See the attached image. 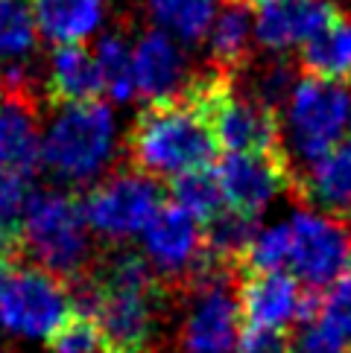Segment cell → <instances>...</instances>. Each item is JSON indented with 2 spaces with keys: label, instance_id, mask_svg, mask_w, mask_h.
Masks as SVG:
<instances>
[{
  "label": "cell",
  "instance_id": "obj_8",
  "mask_svg": "<svg viewBox=\"0 0 351 353\" xmlns=\"http://www.w3.org/2000/svg\"><path fill=\"white\" fill-rule=\"evenodd\" d=\"M225 208L249 219H260L275 196L298 187L287 152H240L225 155L217 167Z\"/></svg>",
  "mask_w": 351,
  "mask_h": 353
},
{
  "label": "cell",
  "instance_id": "obj_2",
  "mask_svg": "<svg viewBox=\"0 0 351 353\" xmlns=\"http://www.w3.org/2000/svg\"><path fill=\"white\" fill-rule=\"evenodd\" d=\"M115 152V117L108 105H68L41 141V163L65 184H85L106 170Z\"/></svg>",
  "mask_w": 351,
  "mask_h": 353
},
{
  "label": "cell",
  "instance_id": "obj_20",
  "mask_svg": "<svg viewBox=\"0 0 351 353\" xmlns=\"http://www.w3.org/2000/svg\"><path fill=\"white\" fill-rule=\"evenodd\" d=\"M39 23L27 0H0V59L6 70H23V61L35 53Z\"/></svg>",
  "mask_w": 351,
  "mask_h": 353
},
{
  "label": "cell",
  "instance_id": "obj_28",
  "mask_svg": "<svg viewBox=\"0 0 351 353\" xmlns=\"http://www.w3.org/2000/svg\"><path fill=\"white\" fill-rule=\"evenodd\" d=\"M234 353H293V345L284 330H249L246 327Z\"/></svg>",
  "mask_w": 351,
  "mask_h": 353
},
{
  "label": "cell",
  "instance_id": "obj_30",
  "mask_svg": "<svg viewBox=\"0 0 351 353\" xmlns=\"http://www.w3.org/2000/svg\"><path fill=\"white\" fill-rule=\"evenodd\" d=\"M225 3H240V6H249V9H255L260 0H225Z\"/></svg>",
  "mask_w": 351,
  "mask_h": 353
},
{
  "label": "cell",
  "instance_id": "obj_21",
  "mask_svg": "<svg viewBox=\"0 0 351 353\" xmlns=\"http://www.w3.org/2000/svg\"><path fill=\"white\" fill-rule=\"evenodd\" d=\"M170 196H173V205H179L184 213H191L199 225H208L225 210L217 170H196V172H184L179 179H173Z\"/></svg>",
  "mask_w": 351,
  "mask_h": 353
},
{
  "label": "cell",
  "instance_id": "obj_22",
  "mask_svg": "<svg viewBox=\"0 0 351 353\" xmlns=\"http://www.w3.org/2000/svg\"><path fill=\"white\" fill-rule=\"evenodd\" d=\"M155 21L182 41L208 39L217 18V0H149Z\"/></svg>",
  "mask_w": 351,
  "mask_h": 353
},
{
  "label": "cell",
  "instance_id": "obj_23",
  "mask_svg": "<svg viewBox=\"0 0 351 353\" xmlns=\"http://www.w3.org/2000/svg\"><path fill=\"white\" fill-rule=\"evenodd\" d=\"M97 68L99 77H103V91L117 99V103H126V99L137 91L135 82V53L129 50V44L123 41V35H106L97 44Z\"/></svg>",
  "mask_w": 351,
  "mask_h": 353
},
{
  "label": "cell",
  "instance_id": "obj_26",
  "mask_svg": "<svg viewBox=\"0 0 351 353\" xmlns=\"http://www.w3.org/2000/svg\"><path fill=\"white\" fill-rule=\"evenodd\" d=\"M319 319H325L334 330L345 336V342H351V272H345L328 292H322Z\"/></svg>",
  "mask_w": 351,
  "mask_h": 353
},
{
  "label": "cell",
  "instance_id": "obj_18",
  "mask_svg": "<svg viewBox=\"0 0 351 353\" xmlns=\"http://www.w3.org/2000/svg\"><path fill=\"white\" fill-rule=\"evenodd\" d=\"M255 32V15H249V6L240 3H225L217 18L214 27L208 32V47L214 68L222 73H237L240 68L249 65V44H252Z\"/></svg>",
  "mask_w": 351,
  "mask_h": 353
},
{
  "label": "cell",
  "instance_id": "obj_14",
  "mask_svg": "<svg viewBox=\"0 0 351 353\" xmlns=\"http://www.w3.org/2000/svg\"><path fill=\"white\" fill-rule=\"evenodd\" d=\"M103 77L97 68V56L82 44H61L50 56L47 68V97L56 105H85L99 103L103 97Z\"/></svg>",
  "mask_w": 351,
  "mask_h": 353
},
{
  "label": "cell",
  "instance_id": "obj_27",
  "mask_svg": "<svg viewBox=\"0 0 351 353\" xmlns=\"http://www.w3.org/2000/svg\"><path fill=\"white\" fill-rule=\"evenodd\" d=\"M293 353H348V342L325 319H316L313 324H305L302 336L293 345Z\"/></svg>",
  "mask_w": 351,
  "mask_h": 353
},
{
  "label": "cell",
  "instance_id": "obj_10",
  "mask_svg": "<svg viewBox=\"0 0 351 353\" xmlns=\"http://www.w3.org/2000/svg\"><path fill=\"white\" fill-rule=\"evenodd\" d=\"M196 292L182 330L184 353H234L240 342V304L231 295L229 281L211 283Z\"/></svg>",
  "mask_w": 351,
  "mask_h": 353
},
{
  "label": "cell",
  "instance_id": "obj_11",
  "mask_svg": "<svg viewBox=\"0 0 351 353\" xmlns=\"http://www.w3.org/2000/svg\"><path fill=\"white\" fill-rule=\"evenodd\" d=\"M336 9L331 0H260L255 6V41L272 53L305 47Z\"/></svg>",
  "mask_w": 351,
  "mask_h": 353
},
{
  "label": "cell",
  "instance_id": "obj_4",
  "mask_svg": "<svg viewBox=\"0 0 351 353\" xmlns=\"http://www.w3.org/2000/svg\"><path fill=\"white\" fill-rule=\"evenodd\" d=\"M284 129L293 155L305 167H313L351 137V88L298 79L287 99Z\"/></svg>",
  "mask_w": 351,
  "mask_h": 353
},
{
  "label": "cell",
  "instance_id": "obj_19",
  "mask_svg": "<svg viewBox=\"0 0 351 353\" xmlns=\"http://www.w3.org/2000/svg\"><path fill=\"white\" fill-rule=\"evenodd\" d=\"M39 193L32 190L27 175H6L0 179V254L15 260L23 251L27 219Z\"/></svg>",
  "mask_w": 351,
  "mask_h": 353
},
{
  "label": "cell",
  "instance_id": "obj_31",
  "mask_svg": "<svg viewBox=\"0 0 351 353\" xmlns=\"http://www.w3.org/2000/svg\"><path fill=\"white\" fill-rule=\"evenodd\" d=\"M348 353H351V350H348Z\"/></svg>",
  "mask_w": 351,
  "mask_h": 353
},
{
  "label": "cell",
  "instance_id": "obj_3",
  "mask_svg": "<svg viewBox=\"0 0 351 353\" xmlns=\"http://www.w3.org/2000/svg\"><path fill=\"white\" fill-rule=\"evenodd\" d=\"M23 251L41 263V269L61 281H82L91 272L85 208L70 193H44L35 199L23 234Z\"/></svg>",
  "mask_w": 351,
  "mask_h": 353
},
{
  "label": "cell",
  "instance_id": "obj_6",
  "mask_svg": "<svg viewBox=\"0 0 351 353\" xmlns=\"http://www.w3.org/2000/svg\"><path fill=\"white\" fill-rule=\"evenodd\" d=\"M82 208L91 231L126 239L149 228L155 213L164 208V190L158 187L155 179H149L137 170L117 172L91 187V193L82 199Z\"/></svg>",
  "mask_w": 351,
  "mask_h": 353
},
{
  "label": "cell",
  "instance_id": "obj_13",
  "mask_svg": "<svg viewBox=\"0 0 351 353\" xmlns=\"http://www.w3.org/2000/svg\"><path fill=\"white\" fill-rule=\"evenodd\" d=\"M135 82H137V94L149 105L179 99L184 88L191 85L182 50L176 47V41L167 32L153 30L141 35V41L135 47Z\"/></svg>",
  "mask_w": 351,
  "mask_h": 353
},
{
  "label": "cell",
  "instance_id": "obj_5",
  "mask_svg": "<svg viewBox=\"0 0 351 353\" xmlns=\"http://www.w3.org/2000/svg\"><path fill=\"white\" fill-rule=\"evenodd\" d=\"M77 310L61 277L39 266L15 269L0 292V327L27 339H53Z\"/></svg>",
  "mask_w": 351,
  "mask_h": 353
},
{
  "label": "cell",
  "instance_id": "obj_1",
  "mask_svg": "<svg viewBox=\"0 0 351 353\" xmlns=\"http://www.w3.org/2000/svg\"><path fill=\"white\" fill-rule=\"evenodd\" d=\"M129 158L149 179H179L184 172L211 170L220 155L208 117L184 97L146 105L129 132Z\"/></svg>",
  "mask_w": 351,
  "mask_h": 353
},
{
  "label": "cell",
  "instance_id": "obj_17",
  "mask_svg": "<svg viewBox=\"0 0 351 353\" xmlns=\"http://www.w3.org/2000/svg\"><path fill=\"white\" fill-rule=\"evenodd\" d=\"M32 15L56 47L79 44L99 27L103 0H32Z\"/></svg>",
  "mask_w": 351,
  "mask_h": 353
},
{
  "label": "cell",
  "instance_id": "obj_16",
  "mask_svg": "<svg viewBox=\"0 0 351 353\" xmlns=\"http://www.w3.org/2000/svg\"><path fill=\"white\" fill-rule=\"evenodd\" d=\"M298 68L307 79L351 82V18L343 9H336V15L298 50Z\"/></svg>",
  "mask_w": 351,
  "mask_h": 353
},
{
  "label": "cell",
  "instance_id": "obj_7",
  "mask_svg": "<svg viewBox=\"0 0 351 353\" xmlns=\"http://www.w3.org/2000/svg\"><path fill=\"white\" fill-rule=\"evenodd\" d=\"M290 274L313 292H328L351 272V231L331 216L298 210L290 219Z\"/></svg>",
  "mask_w": 351,
  "mask_h": 353
},
{
  "label": "cell",
  "instance_id": "obj_29",
  "mask_svg": "<svg viewBox=\"0 0 351 353\" xmlns=\"http://www.w3.org/2000/svg\"><path fill=\"white\" fill-rule=\"evenodd\" d=\"M12 274H15V260L6 257V254H0V292H3V286L9 283Z\"/></svg>",
  "mask_w": 351,
  "mask_h": 353
},
{
  "label": "cell",
  "instance_id": "obj_15",
  "mask_svg": "<svg viewBox=\"0 0 351 353\" xmlns=\"http://www.w3.org/2000/svg\"><path fill=\"white\" fill-rule=\"evenodd\" d=\"M298 193L331 219H351V137L307 167V172L298 179Z\"/></svg>",
  "mask_w": 351,
  "mask_h": 353
},
{
  "label": "cell",
  "instance_id": "obj_25",
  "mask_svg": "<svg viewBox=\"0 0 351 353\" xmlns=\"http://www.w3.org/2000/svg\"><path fill=\"white\" fill-rule=\"evenodd\" d=\"M290 263V222L272 225V228H260L255 243L240 260V274L243 272H284L281 266Z\"/></svg>",
  "mask_w": 351,
  "mask_h": 353
},
{
  "label": "cell",
  "instance_id": "obj_9",
  "mask_svg": "<svg viewBox=\"0 0 351 353\" xmlns=\"http://www.w3.org/2000/svg\"><path fill=\"white\" fill-rule=\"evenodd\" d=\"M144 245L149 263L167 277L187 281L205 257L202 225L179 205H164L144 231Z\"/></svg>",
  "mask_w": 351,
  "mask_h": 353
},
{
  "label": "cell",
  "instance_id": "obj_24",
  "mask_svg": "<svg viewBox=\"0 0 351 353\" xmlns=\"http://www.w3.org/2000/svg\"><path fill=\"white\" fill-rule=\"evenodd\" d=\"M50 350L53 353H120L111 339L103 333L94 315L73 310L68 321L59 327L56 336L50 339Z\"/></svg>",
  "mask_w": 351,
  "mask_h": 353
},
{
  "label": "cell",
  "instance_id": "obj_12",
  "mask_svg": "<svg viewBox=\"0 0 351 353\" xmlns=\"http://www.w3.org/2000/svg\"><path fill=\"white\" fill-rule=\"evenodd\" d=\"M305 289L290 272H243L237 286L240 319L249 330H284L298 319Z\"/></svg>",
  "mask_w": 351,
  "mask_h": 353
}]
</instances>
